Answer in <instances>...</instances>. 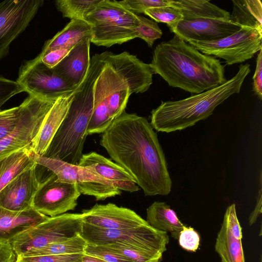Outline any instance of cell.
Returning a JSON list of instances; mask_svg holds the SVG:
<instances>
[{"mask_svg":"<svg viewBox=\"0 0 262 262\" xmlns=\"http://www.w3.org/2000/svg\"><path fill=\"white\" fill-rule=\"evenodd\" d=\"M100 143L146 196L170 193L172 181L165 157L146 118L124 111L102 134Z\"/></svg>","mask_w":262,"mask_h":262,"instance_id":"obj_1","label":"cell"},{"mask_svg":"<svg viewBox=\"0 0 262 262\" xmlns=\"http://www.w3.org/2000/svg\"><path fill=\"white\" fill-rule=\"evenodd\" d=\"M150 65L168 85L199 94L227 81L225 67L214 56L203 54L177 35L155 48Z\"/></svg>","mask_w":262,"mask_h":262,"instance_id":"obj_2","label":"cell"},{"mask_svg":"<svg viewBox=\"0 0 262 262\" xmlns=\"http://www.w3.org/2000/svg\"><path fill=\"white\" fill-rule=\"evenodd\" d=\"M105 65L103 52L91 59L87 75L76 90L67 113L43 156L78 164L93 112L94 84Z\"/></svg>","mask_w":262,"mask_h":262,"instance_id":"obj_3","label":"cell"},{"mask_svg":"<svg viewBox=\"0 0 262 262\" xmlns=\"http://www.w3.org/2000/svg\"><path fill=\"white\" fill-rule=\"evenodd\" d=\"M250 71L249 64H241L236 75L222 85L182 100L162 101L151 112V125L157 132L169 133L206 119L219 105L239 93Z\"/></svg>","mask_w":262,"mask_h":262,"instance_id":"obj_4","label":"cell"},{"mask_svg":"<svg viewBox=\"0 0 262 262\" xmlns=\"http://www.w3.org/2000/svg\"><path fill=\"white\" fill-rule=\"evenodd\" d=\"M130 95L126 82L106 63L94 84L88 135L102 134L125 111Z\"/></svg>","mask_w":262,"mask_h":262,"instance_id":"obj_5","label":"cell"},{"mask_svg":"<svg viewBox=\"0 0 262 262\" xmlns=\"http://www.w3.org/2000/svg\"><path fill=\"white\" fill-rule=\"evenodd\" d=\"M80 235L87 244L105 246L119 243L162 257L169 241L168 234L148 224L124 229H106L83 222Z\"/></svg>","mask_w":262,"mask_h":262,"instance_id":"obj_6","label":"cell"},{"mask_svg":"<svg viewBox=\"0 0 262 262\" xmlns=\"http://www.w3.org/2000/svg\"><path fill=\"white\" fill-rule=\"evenodd\" d=\"M81 213H66L48 219L19 234L10 243L17 256L32 248L65 241L81 234Z\"/></svg>","mask_w":262,"mask_h":262,"instance_id":"obj_7","label":"cell"},{"mask_svg":"<svg viewBox=\"0 0 262 262\" xmlns=\"http://www.w3.org/2000/svg\"><path fill=\"white\" fill-rule=\"evenodd\" d=\"M31 155L37 165L49 170L60 181L76 184L81 194L93 196L97 201H102L121 193L111 181L100 177L90 168L40 156L32 150Z\"/></svg>","mask_w":262,"mask_h":262,"instance_id":"obj_8","label":"cell"},{"mask_svg":"<svg viewBox=\"0 0 262 262\" xmlns=\"http://www.w3.org/2000/svg\"><path fill=\"white\" fill-rule=\"evenodd\" d=\"M56 101L29 95L23 102V110L16 125L0 140V162L15 151L31 145Z\"/></svg>","mask_w":262,"mask_h":262,"instance_id":"obj_9","label":"cell"},{"mask_svg":"<svg viewBox=\"0 0 262 262\" xmlns=\"http://www.w3.org/2000/svg\"><path fill=\"white\" fill-rule=\"evenodd\" d=\"M262 33L248 27L225 38L207 42L188 40L203 54L214 56L225 60L226 64L241 63L252 58L262 49Z\"/></svg>","mask_w":262,"mask_h":262,"instance_id":"obj_10","label":"cell"},{"mask_svg":"<svg viewBox=\"0 0 262 262\" xmlns=\"http://www.w3.org/2000/svg\"><path fill=\"white\" fill-rule=\"evenodd\" d=\"M16 81L29 95L46 99L57 100L71 94L78 88L45 65L38 55L22 63Z\"/></svg>","mask_w":262,"mask_h":262,"instance_id":"obj_11","label":"cell"},{"mask_svg":"<svg viewBox=\"0 0 262 262\" xmlns=\"http://www.w3.org/2000/svg\"><path fill=\"white\" fill-rule=\"evenodd\" d=\"M80 195L76 184L61 181L51 172L40 181L32 208L49 217L55 216L74 210Z\"/></svg>","mask_w":262,"mask_h":262,"instance_id":"obj_12","label":"cell"},{"mask_svg":"<svg viewBox=\"0 0 262 262\" xmlns=\"http://www.w3.org/2000/svg\"><path fill=\"white\" fill-rule=\"evenodd\" d=\"M43 0H10L0 3V59L8 53L11 42L29 26Z\"/></svg>","mask_w":262,"mask_h":262,"instance_id":"obj_13","label":"cell"},{"mask_svg":"<svg viewBox=\"0 0 262 262\" xmlns=\"http://www.w3.org/2000/svg\"><path fill=\"white\" fill-rule=\"evenodd\" d=\"M184 41L207 42L219 40L239 30L242 27L230 19L198 18L181 20L167 25Z\"/></svg>","mask_w":262,"mask_h":262,"instance_id":"obj_14","label":"cell"},{"mask_svg":"<svg viewBox=\"0 0 262 262\" xmlns=\"http://www.w3.org/2000/svg\"><path fill=\"white\" fill-rule=\"evenodd\" d=\"M104 60L127 83L130 94L143 93L152 83L154 74L150 64L144 63L127 52L114 54L104 52Z\"/></svg>","mask_w":262,"mask_h":262,"instance_id":"obj_15","label":"cell"},{"mask_svg":"<svg viewBox=\"0 0 262 262\" xmlns=\"http://www.w3.org/2000/svg\"><path fill=\"white\" fill-rule=\"evenodd\" d=\"M83 222L106 229H124L147 224L134 211L113 203L96 204L82 211Z\"/></svg>","mask_w":262,"mask_h":262,"instance_id":"obj_16","label":"cell"},{"mask_svg":"<svg viewBox=\"0 0 262 262\" xmlns=\"http://www.w3.org/2000/svg\"><path fill=\"white\" fill-rule=\"evenodd\" d=\"M37 165L26 169L0 191V206L12 211H22L32 208L39 186Z\"/></svg>","mask_w":262,"mask_h":262,"instance_id":"obj_17","label":"cell"},{"mask_svg":"<svg viewBox=\"0 0 262 262\" xmlns=\"http://www.w3.org/2000/svg\"><path fill=\"white\" fill-rule=\"evenodd\" d=\"M242 229L232 204L226 209L215 241V250L221 262H245Z\"/></svg>","mask_w":262,"mask_h":262,"instance_id":"obj_18","label":"cell"},{"mask_svg":"<svg viewBox=\"0 0 262 262\" xmlns=\"http://www.w3.org/2000/svg\"><path fill=\"white\" fill-rule=\"evenodd\" d=\"M138 22V15L130 12L118 19L93 25L91 42L110 47L138 38L135 31Z\"/></svg>","mask_w":262,"mask_h":262,"instance_id":"obj_19","label":"cell"},{"mask_svg":"<svg viewBox=\"0 0 262 262\" xmlns=\"http://www.w3.org/2000/svg\"><path fill=\"white\" fill-rule=\"evenodd\" d=\"M77 165L90 168L119 190L134 192L139 190L134 180L123 168L96 152L82 154Z\"/></svg>","mask_w":262,"mask_h":262,"instance_id":"obj_20","label":"cell"},{"mask_svg":"<svg viewBox=\"0 0 262 262\" xmlns=\"http://www.w3.org/2000/svg\"><path fill=\"white\" fill-rule=\"evenodd\" d=\"M91 37L83 38L53 69L59 76L75 87H78L89 71L91 58Z\"/></svg>","mask_w":262,"mask_h":262,"instance_id":"obj_21","label":"cell"},{"mask_svg":"<svg viewBox=\"0 0 262 262\" xmlns=\"http://www.w3.org/2000/svg\"><path fill=\"white\" fill-rule=\"evenodd\" d=\"M75 91L58 98L46 115L37 135L31 145L35 153L40 156L45 154L67 113L74 97Z\"/></svg>","mask_w":262,"mask_h":262,"instance_id":"obj_22","label":"cell"},{"mask_svg":"<svg viewBox=\"0 0 262 262\" xmlns=\"http://www.w3.org/2000/svg\"><path fill=\"white\" fill-rule=\"evenodd\" d=\"M49 217L33 208L15 211L0 206V241L10 242L19 234Z\"/></svg>","mask_w":262,"mask_h":262,"instance_id":"obj_23","label":"cell"},{"mask_svg":"<svg viewBox=\"0 0 262 262\" xmlns=\"http://www.w3.org/2000/svg\"><path fill=\"white\" fill-rule=\"evenodd\" d=\"M146 221L153 228L167 233L169 232L177 240L185 226L176 212L163 202H155L148 207Z\"/></svg>","mask_w":262,"mask_h":262,"instance_id":"obj_24","label":"cell"},{"mask_svg":"<svg viewBox=\"0 0 262 262\" xmlns=\"http://www.w3.org/2000/svg\"><path fill=\"white\" fill-rule=\"evenodd\" d=\"M92 34V26L86 21L72 19L63 29L46 42L41 52L73 48L83 38L91 37Z\"/></svg>","mask_w":262,"mask_h":262,"instance_id":"obj_25","label":"cell"},{"mask_svg":"<svg viewBox=\"0 0 262 262\" xmlns=\"http://www.w3.org/2000/svg\"><path fill=\"white\" fill-rule=\"evenodd\" d=\"M170 5L180 9L182 20L198 18L230 19L229 12L205 0H169Z\"/></svg>","mask_w":262,"mask_h":262,"instance_id":"obj_26","label":"cell"},{"mask_svg":"<svg viewBox=\"0 0 262 262\" xmlns=\"http://www.w3.org/2000/svg\"><path fill=\"white\" fill-rule=\"evenodd\" d=\"M30 146L24 147L0 162V191L17 176L36 163L31 155Z\"/></svg>","mask_w":262,"mask_h":262,"instance_id":"obj_27","label":"cell"},{"mask_svg":"<svg viewBox=\"0 0 262 262\" xmlns=\"http://www.w3.org/2000/svg\"><path fill=\"white\" fill-rule=\"evenodd\" d=\"M230 18L241 27L262 33V4L260 0H233Z\"/></svg>","mask_w":262,"mask_h":262,"instance_id":"obj_28","label":"cell"},{"mask_svg":"<svg viewBox=\"0 0 262 262\" xmlns=\"http://www.w3.org/2000/svg\"><path fill=\"white\" fill-rule=\"evenodd\" d=\"M86 245V241L80 235H79L65 241L53 243L43 247L30 249L20 256L29 257L48 255L82 254L84 253Z\"/></svg>","mask_w":262,"mask_h":262,"instance_id":"obj_29","label":"cell"},{"mask_svg":"<svg viewBox=\"0 0 262 262\" xmlns=\"http://www.w3.org/2000/svg\"><path fill=\"white\" fill-rule=\"evenodd\" d=\"M130 12L117 1L101 0L95 9L87 15L85 21L93 26L118 19Z\"/></svg>","mask_w":262,"mask_h":262,"instance_id":"obj_30","label":"cell"},{"mask_svg":"<svg viewBox=\"0 0 262 262\" xmlns=\"http://www.w3.org/2000/svg\"><path fill=\"white\" fill-rule=\"evenodd\" d=\"M101 0H57L55 5L63 17L85 21Z\"/></svg>","mask_w":262,"mask_h":262,"instance_id":"obj_31","label":"cell"},{"mask_svg":"<svg viewBox=\"0 0 262 262\" xmlns=\"http://www.w3.org/2000/svg\"><path fill=\"white\" fill-rule=\"evenodd\" d=\"M133 262H160L162 257L119 243L105 245Z\"/></svg>","mask_w":262,"mask_h":262,"instance_id":"obj_32","label":"cell"},{"mask_svg":"<svg viewBox=\"0 0 262 262\" xmlns=\"http://www.w3.org/2000/svg\"><path fill=\"white\" fill-rule=\"evenodd\" d=\"M138 22L135 28L138 38L144 40L148 46L151 48L155 41L160 38L162 31L158 24L143 16L138 15Z\"/></svg>","mask_w":262,"mask_h":262,"instance_id":"obj_33","label":"cell"},{"mask_svg":"<svg viewBox=\"0 0 262 262\" xmlns=\"http://www.w3.org/2000/svg\"><path fill=\"white\" fill-rule=\"evenodd\" d=\"M144 14L156 21L165 23L167 25L177 23L183 19L180 9L171 5L148 9Z\"/></svg>","mask_w":262,"mask_h":262,"instance_id":"obj_34","label":"cell"},{"mask_svg":"<svg viewBox=\"0 0 262 262\" xmlns=\"http://www.w3.org/2000/svg\"><path fill=\"white\" fill-rule=\"evenodd\" d=\"M23 103L0 111V140L10 133L16 125L22 113Z\"/></svg>","mask_w":262,"mask_h":262,"instance_id":"obj_35","label":"cell"},{"mask_svg":"<svg viewBox=\"0 0 262 262\" xmlns=\"http://www.w3.org/2000/svg\"><path fill=\"white\" fill-rule=\"evenodd\" d=\"M84 254L95 257L105 262H133L106 246L87 244Z\"/></svg>","mask_w":262,"mask_h":262,"instance_id":"obj_36","label":"cell"},{"mask_svg":"<svg viewBox=\"0 0 262 262\" xmlns=\"http://www.w3.org/2000/svg\"><path fill=\"white\" fill-rule=\"evenodd\" d=\"M118 2L126 9L136 15L144 13L148 9L170 6L169 0H124Z\"/></svg>","mask_w":262,"mask_h":262,"instance_id":"obj_37","label":"cell"},{"mask_svg":"<svg viewBox=\"0 0 262 262\" xmlns=\"http://www.w3.org/2000/svg\"><path fill=\"white\" fill-rule=\"evenodd\" d=\"M84 253L48 255L36 256H17L16 262H81Z\"/></svg>","mask_w":262,"mask_h":262,"instance_id":"obj_38","label":"cell"},{"mask_svg":"<svg viewBox=\"0 0 262 262\" xmlns=\"http://www.w3.org/2000/svg\"><path fill=\"white\" fill-rule=\"evenodd\" d=\"M179 245L184 250L195 252L200 243V236L196 231L191 227L184 226L179 237Z\"/></svg>","mask_w":262,"mask_h":262,"instance_id":"obj_39","label":"cell"},{"mask_svg":"<svg viewBox=\"0 0 262 262\" xmlns=\"http://www.w3.org/2000/svg\"><path fill=\"white\" fill-rule=\"evenodd\" d=\"M25 92L16 81L0 76V107L13 96Z\"/></svg>","mask_w":262,"mask_h":262,"instance_id":"obj_40","label":"cell"},{"mask_svg":"<svg viewBox=\"0 0 262 262\" xmlns=\"http://www.w3.org/2000/svg\"><path fill=\"white\" fill-rule=\"evenodd\" d=\"M72 48H59L40 52L38 56L45 65L50 68H53L65 57Z\"/></svg>","mask_w":262,"mask_h":262,"instance_id":"obj_41","label":"cell"},{"mask_svg":"<svg viewBox=\"0 0 262 262\" xmlns=\"http://www.w3.org/2000/svg\"><path fill=\"white\" fill-rule=\"evenodd\" d=\"M253 91L258 98H262V50L259 51L256 58V64L253 76Z\"/></svg>","mask_w":262,"mask_h":262,"instance_id":"obj_42","label":"cell"},{"mask_svg":"<svg viewBox=\"0 0 262 262\" xmlns=\"http://www.w3.org/2000/svg\"><path fill=\"white\" fill-rule=\"evenodd\" d=\"M17 256L11 244L0 241V262H16Z\"/></svg>","mask_w":262,"mask_h":262,"instance_id":"obj_43","label":"cell"},{"mask_svg":"<svg viewBox=\"0 0 262 262\" xmlns=\"http://www.w3.org/2000/svg\"><path fill=\"white\" fill-rule=\"evenodd\" d=\"M261 188H260L256 198L255 208L249 217L248 223L250 226L252 225L256 222L258 217L261 213Z\"/></svg>","mask_w":262,"mask_h":262,"instance_id":"obj_44","label":"cell"},{"mask_svg":"<svg viewBox=\"0 0 262 262\" xmlns=\"http://www.w3.org/2000/svg\"><path fill=\"white\" fill-rule=\"evenodd\" d=\"M81 262H105L95 257L84 254Z\"/></svg>","mask_w":262,"mask_h":262,"instance_id":"obj_45","label":"cell"},{"mask_svg":"<svg viewBox=\"0 0 262 262\" xmlns=\"http://www.w3.org/2000/svg\"><path fill=\"white\" fill-rule=\"evenodd\" d=\"M0 111H1V109H0Z\"/></svg>","mask_w":262,"mask_h":262,"instance_id":"obj_46","label":"cell"}]
</instances>
